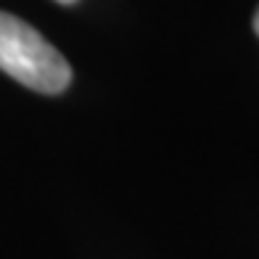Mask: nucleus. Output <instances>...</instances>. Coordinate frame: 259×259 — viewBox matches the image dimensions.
Instances as JSON below:
<instances>
[{"mask_svg":"<svg viewBox=\"0 0 259 259\" xmlns=\"http://www.w3.org/2000/svg\"><path fill=\"white\" fill-rule=\"evenodd\" d=\"M0 69L45 96L64 93L72 82L66 58L34 27L6 11H0Z\"/></svg>","mask_w":259,"mask_h":259,"instance_id":"f257e3e1","label":"nucleus"},{"mask_svg":"<svg viewBox=\"0 0 259 259\" xmlns=\"http://www.w3.org/2000/svg\"><path fill=\"white\" fill-rule=\"evenodd\" d=\"M251 27H254V32L259 34V8H256V14H254V21H251Z\"/></svg>","mask_w":259,"mask_h":259,"instance_id":"f03ea898","label":"nucleus"},{"mask_svg":"<svg viewBox=\"0 0 259 259\" xmlns=\"http://www.w3.org/2000/svg\"><path fill=\"white\" fill-rule=\"evenodd\" d=\"M58 3H74V0H58Z\"/></svg>","mask_w":259,"mask_h":259,"instance_id":"7ed1b4c3","label":"nucleus"}]
</instances>
